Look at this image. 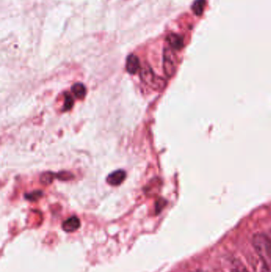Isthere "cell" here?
Returning <instances> with one entry per match:
<instances>
[{
    "label": "cell",
    "mask_w": 271,
    "mask_h": 272,
    "mask_svg": "<svg viewBox=\"0 0 271 272\" xmlns=\"http://www.w3.org/2000/svg\"><path fill=\"white\" fill-rule=\"evenodd\" d=\"M72 93L78 99H83L86 95V88L81 83H76L72 87Z\"/></svg>",
    "instance_id": "cell-8"
},
{
    "label": "cell",
    "mask_w": 271,
    "mask_h": 272,
    "mask_svg": "<svg viewBox=\"0 0 271 272\" xmlns=\"http://www.w3.org/2000/svg\"><path fill=\"white\" fill-rule=\"evenodd\" d=\"M167 42L169 47L172 50H179L183 47V38L177 34H170L167 36Z\"/></svg>",
    "instance_id": "cell-7"
},
{
    "label": "cell",
    "mask_w": 271,
    "mask_h": 272,
    "mask_svg": "<svg viewBox=\"0 0 271 272\" xmlns=\"http://www.w3.org/2000/svg\"><path fill=\"white\" fill-rule=\"evenodd\" d=\"M252 245L265 265L271 268V241L269 237L266 234H255L252 237Z\"/></svg>",
    "instance_id": "cell-1"
},
{
    "label": "cell",
    "mask_w": 271,
    "mask_h": 272,
    "mask_svg": "<svg viewBox=\"0 0 271 272\" xmlns=\"http://www.w3.org/2000/svg\"><path fill=\"white\" fill-rule=\"evenodd\" d=\"M72 105H73V100H72V96L69 94H65V108H64V110L67 111V110L71 109Z\"/></svg>",
    "instance_id": "cell-10"
},
{
    "label": "cell",
    "mask_w": 271,
    "mask_h": 272,
    "mask_svg": "<svg viewBox=\"0 0 271 272\" xmlns=\"http://www.w3.org/2000/svg\"><path fill=\"white\" fill-rule=\"evenodd\" d=\"M81 227V221L76 217H71L62 223V228L67 232L76 231Z\"/></svg>",
    "instance_id": "cell-5"
},
{
    "label": "cell",
    "mask_w": 271,
    "mask_h": 272,
    "mask_svg": "<svg viewBox=\"0 0 271 272\" xmlns=\"http://www.w3.org/2000/svg\"><path fill=\"white\" fill-rule=\"evenodd\" d=\"M233 272H249L248 270L245 268H237Z\"/></svg>",
    "instance_id": "cell-12"
},
{
    "label": "cell",
    "mask_w": 271,
    "mask_h": 272,
    "mask_svg": "<svg viewBox=\"0 0 271 272\" xmlns=\"http://www.w3.org/2000/svg\"><path fill=\"white\" fill-rule=\"evenodd\" d=\"M126 69L130 74H136L140 69V62L136 55H130L127 59Z\"/></svg>",
    "instance_id": "cell-6"
},
{
    "label": "cell",
    "mask_w": 271,
    "mask_h": 272,
    "mask_svg": "<svg viewBox=\"0 0 271 272\" xmlns=\"http://www.w3.org/2000/svg\"><path fill=\"white\" fill-rule=\"evenodd\" d=\"M126 172L124 170H119L113 172L107 178V182L113 186H120V184L125 180Z\"/></svg>",
    "instance_id": "cell-4"
},
{
    "label": "cell",
    "mask_w": 271,
    "mask_h": 272,
    "mask_svg": "<svg viewBox=\"0 0 271 272\" xmlns=\"http://www.w3.org/2000/svg\"><path fill=\"white\" fill-rule=\"evenodd\" d=\"M52 179H53V178H52V173L51 174H50V173H44V174L41 177V182H42V183L47 185V184L52 182Z\"/></svg>",
    "instance_id": "cell-11"
},
{
    "label": "cell",
    "mask_w": 271,
    "mask_h": 272,
    "mask_svg": "<svg viewBox=\"0 0 271 272\" xmlns=\"http://www.w3.org/2000/svg\"><path fill=\"white\" fill-rule=\"evenodd\" d=\"M204 5H205V1L204 0H196L193 5H192V11L194 14L197 15H201L204 11Z\"/></svg>",
    "instance_id": "cell-9"
},
{
    "label": "cell",
    "mask_w": 271,
    "mask_h": 272,
    "mask_svg": "<svg viewBox=\"0 0 271 272\" xmlns=\"http://www.w3.org/2000/svg\"><path fill=\"white\" fill-rule=\"evenodd\" d=\"M141 77L143 82L149 86H151L152 88L157 89V87L159 88L160 86V83L157 82V77L155 76L152 69L148 66H145L142 69Z\"/></svg>",
    "instance_id": "cell-3"
},
{
    "label": "cell",
    "mask_w": 271,
    "mask_h": 272,
    "mask_svg": "<svg viewBox=\"0 0 271 272\" xmlns=\"http://www.w3.org/2000/svg\"><path fill=\"white\" fill-rule=\"evenodd\" d=\"M163 69L166 76H172L176 69V57L172 48L167 47L164 50Z\"/></svg>",
    "instance_id": "cell-2"
}]
</instances>
